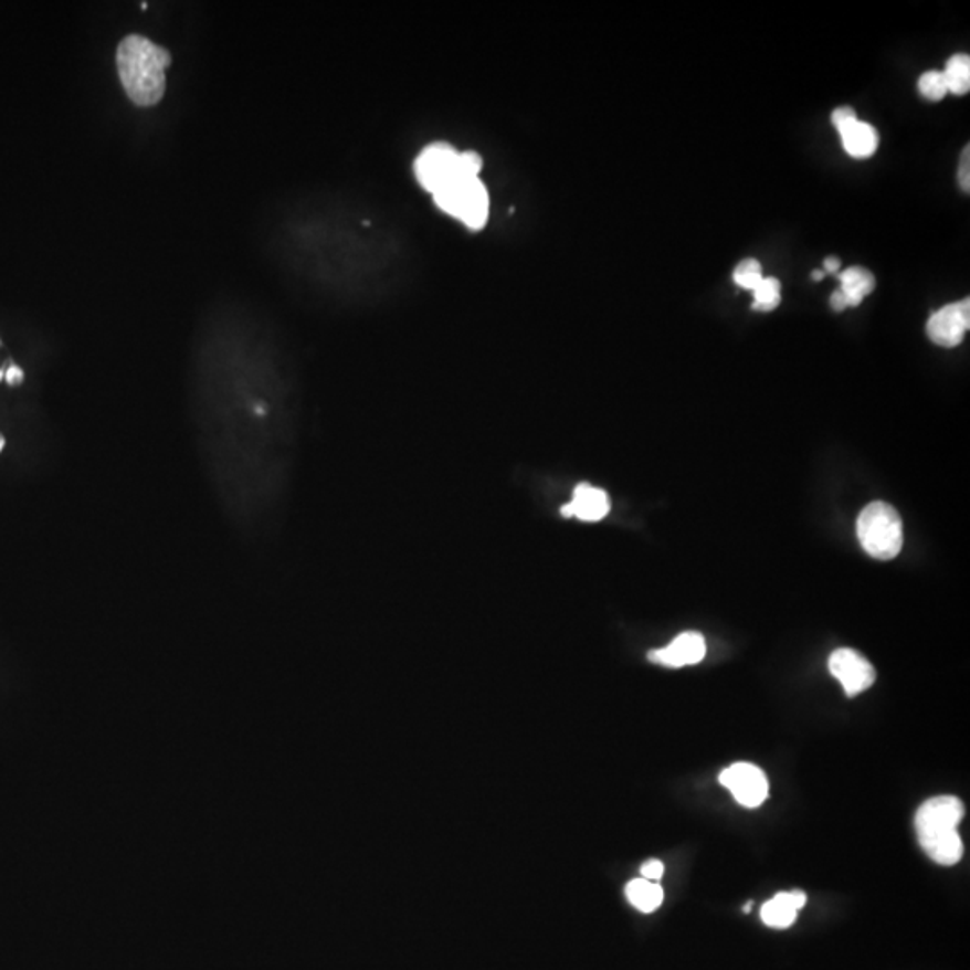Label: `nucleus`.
<instances>
[{
    "mask_svg": "<svg viewBox=\"0 0 970 970\" xmlns=\"http://www.w3.org/2000/svg\"><path fill=\"white\" fill-rule=\"evenodd\" d=\"M192 441L226 524L257 538L281 524L301 433L297 376L266 324L231 313L203 326L191 363Z\"/></svg>",
    "mask_w": 970,
    "mask_h": 970,
    "instance_id": "f257e3e1",
    "label": "nucleus"
},
{
    "mask_svg": "<svg viewBox=\"0 0 970 970\" xmlns=\"http://www.w3.org/2000/svg\"><path fill=\"white\" fill-rule=\"evenodd\" d=\"M272 249L289 280L346 312L398 303L423 268L418 241L392 212L341 194L289 205L275 223Z\"/></svg>",
    "mask_w": 970,
    "mask_h": 970,
    "instance_id": "f03ea898",
    "label": "nucleus"
},
{
    "mask_svg": "<svg viewBox=\"0 0 970 970\" xmlns=\"http://www.w3.org/2000/svg\"><path fill=\"white\" fill-rule=\"evenodd\" d=\"M412 169L419 188L432 197L442 214L466 231H484L491 218V194L482 178L481 154L435 140L419 151Z\"/></svg>",
    "mask_w": 970,
    "mask_h": 970,
    "instance_id": "7ed1b4c3",
    "label": "nucleus"
},
{
    "mask_svg": "<svg viewBox=\"0 0 970 970\" xmlns=\"http://www.w3.org/2000/svg\"><path fill=\"white\" fill-rule=\"evenodd\" d=\"M117 74L126 96L140 108L159 105L166 94L171 53L143 34H128L116 53Z\"/></svg>",
    "mask_w": 970,
    "mask_h": 970,
    "instance_id": "20e7f679",
    "label": "nucleus"
},
{
    "mask_svg": "<svg viewBox=\"0 0 970 970\" xmlns=\"http://www.w3.org/2000/svg\"><path fill=\"white\" fill-rule=\"evenodd\" d=\"M966 808L960 798L937 797L924 802L915 816L918 843L937 865L952 866L963 857V841L958 825Z\"/></svg>",
    "mask_w": 970,
    "mask_h": 970,
    "instance_id": "39448f33",
    "label": "nucleus"
},
{
    "mask_svg": "<svg viewBox=\"0 0 970 970\" xmlns=\"http://www.w3.org/2000/svg\"><path fill=\"white\" fill-rule=\"evenodd\" d=\"M857 538L872 558L881 561L897 558L904 544L903 519L897 509L886 502L866 505L857 518Z\"/></svg>",
    "mask_w": 970,
    "mask_h": 970,
    "instance_id": "423d86ee",
    "label": "nucleus"
},
{
    "mask_svg": "<svg viewBox=\"0 0 970 970\" xmlns=\"http://www.w3.org/2000/svg\"><path fill=\"white\" fill-rule=\"evenodd\" d=\"M719 782L730 791L737 803L742 808L757 809L766 802L769 794V783L765 771L748 762L726 768L719 774Z\"/></svg>",
    "mask_w": 970,
    "mask_h": 970,
    "instance_id": "0eeeda50",
    "label": "nucleus"
},
{
    "mask_svg": "<svg viewBox=\"0 0 970 970\" xmlns=\"http://www.w3.org/2000/svg\"><path fill=\"white\" fill-rule=\"evenodd\" d=\"M970 327V298L960 303L947 304L932 313L927 320L926 333L929 340L937 346L952 349L960 346Z\"/></svg>",
    "mask_w": 970,
    "mask_h": 970,
    "instance_id": "6e6552de",
    "label": "nucleus"
},
{
    "mask_svg": "<svg viewBox=\"0 0 970 970\" xmlns=\"http://www.w3.org/2000/svg\"><path fill=\"white\" fill-rule=\"evenodd\" d=\"M829 671L843 685L846 696L855 697L874 685L875 668L872 663L852 649H837L829 658Z\"/></svg>",
    "mask_w": 970,
    "mask_h": 970,
    "instance_id": "1a4fd4ad",
    "label": "nucleus"
},
{
    "mask_svg": "<svg viewBox=\"0 0 970 970\" xmlns=\"http://www.w3.org/2000/svg\"><path fill=\"white\" fill-rule=\"evenodd\" d=\"M706 656V642L702 633L685 631L663 649H654L647 654L649 662L668 668H682L696 665Z\"/></svg>",
    "mask_w": 970,
    "mask_h": 970,
    "instance_id": "9d476101",
    "label": "nucleus"
},
{
    "mask_svg": "<svg viewBox=\"0 0 970 970\" xmlns=\"http://www.w3.org/2000/svg\"><path fill=\"white\" fill-rule=\"evenodd\" d=\"M611 500L601 487L591 484H579L573 489L572 500L562 505L561 516L576 518L582 524H597L610 515Z\"/></svg>",
    "mask_w": 970,
    "mask_h": 970,
    "instance_id": "9b49d317",
    "label": "nucleus"
},
{
    "mask_svg": "<svg viewBox=\"0 0 970 970\" xmlns=\"http://www.w3.org/2000/svg\"><path fill=\"white\" fill-rule=\"evenodd\" d=\"M808 904V895L793 889V892H780L760 909L762 922L773 929H788L797 922L798 911Z\"/></svg>",
    "mask_w": 970,
    "mask_h": 970,
    "instance_id": "f8f14e48",
    "label": "nucleus"
},
{
    "mask_svg": "<svg viewBox=\"0 0 970 970\" xmlns=\"http://www.w3.org/2000/svg\"><path fill=\"white\" fill-rule=\"evenodd\" d=\"M841 143L846 154L854 159H868L879 148V134L874 126L863 120H855L845 130L840 131Z\"/></svg>",
    "mask_w": 970,
    "mask_h": 970,
    "instance_id": "ddd939ff",
    "label": "nucleus"
},
{
    "mask_svg": "<svg viewBox=\"0 0 970 970\" xmlns=\"http://www.w3.org/2000/svg\"><path fill=\"white\" fill-rule=\"evenodd\" d=\"M841 292L846 297L848 308H855L865 301L866 295L875 289V277L872 272L861 266H851L843 270L840 275Z\"/></svg>",
    "mask_w": 970,
    "mask_h": 970,
    "instance_id": "4468645a",
    "label": "nucleus"
},
{
    "mask_svg": "<svg viewBox=\"0 0 970 970\" xmlns=\"http://www.w3.org/2000/svg\"><path fill=\"white\" fill-rule=\"evenodd\" d=\"M625 897L642 913H653L662 906L663 889L647 879H634L625 886Z\"/></svg>",
    "mask_w": 970,
    "mask_h": 970,
    "instance_id": "2eb2a0df",
    "label": "nucleus"
},
{
    "mask_svg": "<svg viewBox=\"0 0 970 970\" xmlns=\"http://www.w3.org/2000/svg\"><path fill=\"white\" fill-rule=\"evenodd\" d=\"M941 74L946 77L947 88L955 96L967 94L970 91L969 54H955V56H951V59L947 60L946 71Z\"/></svg>",
    "mask_w": 970,
    "mask_h": 970,
    "instance_id": "dca6fc26",
    "label": "nucleus"
},
{
    "mask_svg": "<svg viewBox=\"0 0 970 970\" xmlns=\"http://www.w3.org/2000/svg\"><path fill=\"white\" fill-rule=\"evenodd\" d=\"M753 306L751 308L755 312H773V309L779 308L780 301H782V295H780V281L774 280V277H765V280L760 281L759 286L753 289Z\"/></svg>",
    "mask_w": 970,
    "mask_h": 970,
    "instance_id": "f3484780",
    "label": "nucleus"
},
{
    "mask_svg": "<svg viewBox=\"0 0 970 970\" xmlns=\"http://www.w3.org/2000/svg\"><path fill=\"white\" fill-rule=\"evenodd\" d=\"M918 91L929 102H940L949 94L946 77L940 71H927L922 76L918 77Z\"/></svg>",
    "mask_w": 970,
    "mask_h": 970,
    "instance_id": "a211bd4d",
    "label": "nucleus"
},
{
    "mask_svg": "<svg viewBox=\"0 0 970 970\" xmlns=\"http://www.w3.org/2000/svg\"><path fill=\"white\" fill-rule=\"evenodd\" d=\"M762 280H765L762 265L757 260L740 261L736 272H734V281H736L737 286L751 289V292L759 286Z\"/></svg>",
    "mask_w": 970,
    "mask_h": 970,
    "instance_id": "6ab92c4d",
    "label": "nucleus"
},
{
    "mask_svg": "<svg viewBox=\"0 0 970 970\" xmlns=\"http://www.w3.org/2000/svg\"><path fill=\"white\" fill-rule=\"evenodd\" d=\"M831 119L832 126H834L837 131H843L846 126H851L852 123H855L860 117H857V114H855L854 108H851V106H840V108L832 112Z\"/></svg>",
    "mask_w": 970,
    "mask_h": 970,
    "instance_id": "aec40b11",
    "label": "nucleus"
},
{
    "mask_svg": "<svg viewBox=\"0 0 970 970\" xmlns=\"http://www.w3.org/2000/svg\"><path fill=\"white\" fill-rule=\"evenodd\" d=\"M970 149L969 146H966V149L961 151V162L960 169H958V182H960V188L963 189V192L970 191Z\"/></svg>",
    "mask_w": 970,
    "mask_h": 970,
    "instance_id": "412c9836",
    "label": "nucleus"
},
{
    "mask_svg": "<svg viewBox=\"0 0 970 970\" xmlns=\"http://www.w3.org/2000/svg\"><path fill=\"white\" fill-rule=\"evenodd\" d=\"M640 874H642V879L653 881V883H656V881L662 879L663 874H665V866H663L662 861L651 860L647 861L645 865H642V868H640Z\"/></svg>",
    "mask_w": 970,
    "mask_h": 970,
    "instance_id": "4be33fe9",
    "label": "nucleus"
},
{
    "mask_svg": "<svg viewBox=\"0 0 970 970\" xmlns=\"http://www.w3.org/2000/svg\"><path fill=\"white\" fill-rule=\"evenodd\" d=\"M831 306L834 312H845V309L848 308L846 297L841 289H836V292L831 295Z\"/></svg>",
    "mask_w": 970,
    "mask_h": 970,
    "instance_id": "5701e85b",
    "label": "nucleus"
},
{
    "mask_svg": "<svg viewBox=\"0 0 970 970\" xmlns=\"http://www.w3.org/2000/svg\"><path fill=\"white\" fill-rule=\"evenodd\" d=\"M6 380H8V383L10 384L22 383V380H24V372H22L20 367L11 366L10 369L6 370Z\"/></svg>",
    "mask_w": 970,
    "mask_h": 970,
    "instance_id": "b1692460",
    "label": "nucleus"
},
{
    "mask_svg": "<svg viewBox=\"0 0 970 970\" xmlns=\"http://www.w3.org/2000/svg\"><path fill=\"white\" fill-rule=\"evenodd\" d=\"M840 266L841 261L837 260V257H834V255H831V257H826V260L823 261V272H826V274H837V272H840Z\"/></svg>",
    "mask_w": 970,
    "mask_h": 970,
    "instance_id": "393cba45",
    "label": "nucleus"
},
{
    "mask_svg": "<svg viewBox=\"0 0 970 970\" xmlns=\"http://www.w3.org/2000/svg\"><path fill=\"white\" fill-rule=\"evenodd\" d=\"M811 277L814 283H818V281H822L823 277H825V272H823V270H814V272H812L811 274Z\"/></svg>",
    "mask_w": 970,
    "mask_h": 970,
    "instance_id": "a878e982",
    "label": "nucleus"
},
{
    "mask_svg": "<svg viewBox=\"0 0 970 970\" xmlns=\"http://www.w3.org/2000/svg\"><path fill=\"white\" fill-rule=\"evenodd\" d=\"M2 446H4V437L0 435V450H2Z\"/></svg>",
    "mask_w": 970,
    "mask_h": 970,
    "instance_id": "bb28decb",
    "label": "nucleus"
},
{
    "mask_svg": "<svg viewBox=\"0 0 970 970\" xmlns=\"http://www.w3.org/2000/svg\"><path fill=\"white\" fill-rule=\"evenodd\" d=\"M2 376H4V372H2V370H0V380H2Z\"/></svg>",
    "mask_w": 970,
    "mask_h": 970,
    "instance_id": "cd10ccee",
    "label": "nucleus"
}]
</instances>
